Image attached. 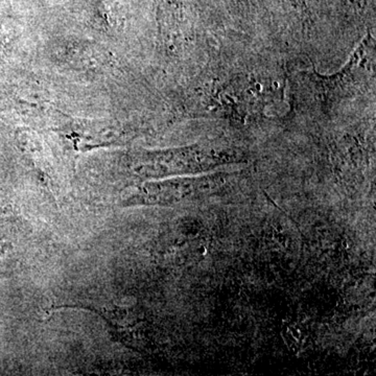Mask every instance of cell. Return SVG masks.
<instances>
[{"label": "cell", "mask_w": 376, "mask_h": 376, "mask_svg": "<svg viewBox=\"0 0 376 376\" xmlns=\"http://www.w3.org/2000/svg\"><path fill=\"white\" fill-rule=\"evenodd\" d=\"M287 338L285 341L287 345L293 346L291 348H298L302 341V333L297 327H289L287 329Z\"/></svg>", "instance_id": "1"}]
</instances>
